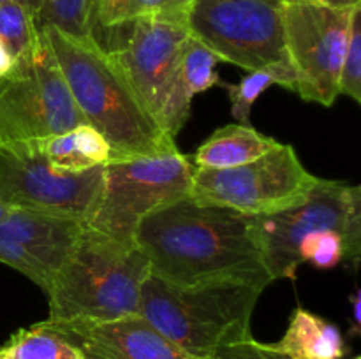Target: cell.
<instances>
[{
  "label": "cell",
  "mask_w": 361,
  "mask_h": 359,
  "mask_svg": "<svg viewBox=\"0 0 361 359\" xmlns=\"http://www.w3.org/2000/svg\"><path fill=\"white\" fill-rule=\"evenodd\" d=\"M150 275V263L136 245L85 225L48 291V320L111 322L137 315Z\"/></svg>",
  "instance_id": "cell-3"
},
{
  "label": "cell",
  "mask_w": 361,
  "mask_h": 359,
  "mask_svg": "<svg viewBox=\"0 0 361 359\" xmlns=\"http://www.w3.org/2000/svg\"><path fill=\"white\" fill-rule=\"evenodd\" d=\"M63 74L46 37L0 77V146L42 139L81 125Z\"/></svg>",
  "instance_id": "cell-7"
},
{
  "label": "cell",
  "mask_w": 361,
  "mask_h": 359,
  "mask_svg": "<svg viewBox=\"0 0 361 359\" xmlns=\"http://www.w3.org/2000/svg\"><path fill=\"white\" fill-rule=\"evenodd\" d=\"M6 2H18V4H21V6L28 7V9H30L32 13L35 14V18H37V13H39V9H41L42 0H0V4H6Z\"/></svg>",
  "instance_id": "cell-31"
},
{
  "label": "cell",
  "mask_w": 361,
  "mask_h": 359,
  "mask_svg": "<svg viewBox=\"0 0 361 359\" xmlns=\"http://www.w3.org/2000/svg\"><path fill=\"white\" fill-rule=\"evenodd\" d=\"M182 0H118L113 14L111 28L126 27L134 20L145 16L166 13H180L183 7Z\"/></svg>",
  "instance_id": "cell-25"
},
{
  "label": "cell",
  "mask_w": 361,
  "mask_h": 359,
  "mask_svg": "<svg viewBox=\"0 0 361 359\" xmlns=\"http://www.w3.org/2000/svg\"><path fill=\"white\" fill-rule=\"evenodd\" d=\"M48 164L62 172H81L111 160L108 141L94 129L81 123L55 136L35 139Z\"/></svg>",
  "instance_id": "cell-17"
},
{
  "label": "cell",
  "mask_w": 361,
  "mask_h": 359,
  "mask_svg": "<svg viewBox=\"0 0 361 359\" xmlns=\"http://www.w3.org/2000/svg\"><path fill=\"white\" fill-rule=\"evenodd\" d=\"M182 23L219 60L249 70H293L281 0H187Z\"/></svg>",
  "instance_id": "cell-5"
},
{
  "label": "cell",
  "mask_w": 361,
  "mask_h": 359,
  "mask_svg": "<svg viewBox=\"0 0 361 359\" xmlns=\"http://www.w3.org/2000/svg\"><path fill=\"white\" fill-rule=\"evenodd\" d=\"M353 306V331L355 333H360L361 329V292L356 291L355 294L349 298Z\"/></svg>",
  "instance_id": "cell-28"
},
{
  "label": "cell",
  "mask_w": 361,
  "mask_h": 359,
  "mask_svg": "<svg viewBox=\"0 0 361 359\" xmlns=\"http://www.w3.org/2000/svg\"><path fill=\"white\" fill-rule=\"evenodd\" d=\"M361 187L337 180L317 178L309 196L295 206L263 217H254L264 264L275 280L295 278L300 267V245L310 236L335 231L344 241L345 225Z\"/></svg>",
  "instance_id": "cell-11"
},
{
  "label": "cell",
  "mask_w": 361,
  "mask_h": 359,
  "mask_svg": "<svg viewBox=\"0 0 361 359\" xmlns=\"http://www.w3.org/2000/svg\"><path fill=\"white\" fill-rule=\"evenodd\" d=\"M192 162L180 150L159 157L109 160L87 227L136 245L134 236L145 217L192 194Z\"/></svg>",
  "instance_id": "cell-6"
},
{
  "label": "cell",
  "mask_w": 361,
  "mask_h": 359,
  "mask_svg": "<svg viewBox=\"0 0 361 359\" xmlns=\"http://www.w3.org/2000/svg\"><path fill=\"white\" fill-rule=\"evenodd\" d=\"M182 2H187V0H182Z\"/></svg>",
  "instance_id": "cell-33"
},
{
  "label": "cell",
  "mask_w": 361,
  "mask_h": 359,
  "mask_svg": "<svg viewBox=\"0 0 361 359\" xmlns=\"http://www.w3.org/2000/svg\"><path fill=\"white\" fill-rule=\"evenodd\" d=\"M274 347L291 359H342L345 354L341 329L302 306L295 310L284 336Z\"/></svg>",
  "instance_id": "cell-18"
},
{
  "label": "cell",
  "mask_w": 361,
  "mask_h": 359,
  "mask_svg": "<svg viewBox=\"0 0 361 359\" xmlns=\"http://www.w3.org/2000/svg\"><path fill=\"white\" fill-rule=\"evenodd\" d=\"M0 359H85L80 348L44 322L18 329L4 347Z\"/></svg>",
  "instance_id": "cell-19"
},
{
  "label": "cell",
  "mask_w": 361,
  "mask_h": 359,
  "mask_svg": "<svg viewBox=\"0 0 361 359\" xmlns=\"http://www.w3.org/2000/svg\"><path fill=\"white\" fill-rule=\"evenodd\" d=\"M279 141L250 125L229 123L207 137L194 153V168L228 169L249 164L275 148Z\"/></svg>",
  "instance_id": "cell-16"
},
{
  "label": "cell",
  "mask_w": 361,
  "mask_h": 359,
  "mask_svg": "<svg viewBox=\"0 0 361 359\" xmlns=\"http://www.w3.org/2000/svg\"><path fill=\"white\" fill-rule=\"evenodd\" d=\"M41 37L37 18L28 7L18 2L0 4V39L16 62L34 49Z\"/></svg>",
  "instance_id": "cell-21"
},
{
  "label": "cell",
  "mask_w": 361,
  "mask_h": 359,
  "mask_svg": "<svg viewBox=\"0 0 361 359\" xmlns=\"http://www.w3.org/2000/svg\"><path fill=\"white\" fill-rule=\"evenodd\" d=\"M210 359H291L284 352L277 351L274 344H261L254 338L226 345L215 351Z\"/></svg>",
  "instance_id": "cell-26"
},
{
  "label": "cell",
  "mask_w": 361,
  "mask_h": 359,
  "mask_svg": "<svg viewBox=\"0 0 361 359\" xmlns=\"http://www.w3.org/2000/svg\"><path fill=\"white\" fill-rule=\"evenodd\" d=\"M83 229L85 224L76 218L11 208L0 220V263L48 294Z\"/></svg>",
  "instance_id": "cell-12"
},
{
  "label": "cell",
  "mask_w": 361,
  "mask_h": 359,
  "mask_svg": "<svg viewBox=\"0 0 361 359\" xmlns=\"http://www.w3.org/2000/svg\"><path fill=\"white\" fill-rule=\"evenodd\" d=\"M9 210H11V208L7 206V204L4 203L2 199H0V220H2V218L6 217V215H7V211H9Z\"/></svg>",
  "instance_id": "cell-32"
},
{
  "label": "cell",
  "mask_w": 361,
  "mask_h": 359,
  "mask_svg": "<svg viewBox=\"0 0 361 359\" xmlns=\"http://www.w3.org/2000/svg\"><path fill=\"white\" fill-rule=\"evenodd\" d=\"M118 0H92V14H94L95 28H111L113 14Z\"/></svg>",
  "instance_id": "cell-27"
},
{
  "label": "cell",
  "mask_w": 361,
  "mask_h": 359,
  "mask_svg": "<svg viewBox=\"0 0 361 359\" xmlns=\"http://www.w3.org/2000/svg\"><path fill=\"white\" fill-rule=\"evenodd\" d=\"M13 63H14L13 56L9 55L7 48L4 46L2 39H0V77H2L6 73H9V69L13 67Z\"/></svg>",
  "instance_id": "cell-29"
},
{
  "label": "cell",
  "mask_w": 361,
  "mask_h": 359,
  "mask_svg": "<svg viewBox=\"0 0 361 359\" xmlns=\"http://www.w3.org/2000/svg\"><path fill=\"white\" fill-rule=\"evenodd\" d=\"M126 41L108 49L118 60L137 95L157 120L162 97L178 65L189 32L180 13H166L134 20Z\"/></svg>",
  "instance_id": "cell-13"
},
{
  "label": "cell",
  "mask_w": 361,
  "mask_h": 359,
  "mask_svg": "<svg viewBox=\"0 0 361 359\" xmlns=\"http://www.w3.org/2000/svg\"><path fill=\"white\" fill-rule=\"evenodd\" d=\"M317 176L309 172L295 146L279 143L249 164L192 171V196L249 217L277 213L305 199Z\"/></svg>",
  "instance_id": "cell-8"
},
{
  "label": "cell",
  "mask_w": 361,
  "mask_h": 359,
  "mask_svg": "<svg viewBox=\"0 0 361 359\" xmlns=\"http://www.w3.org/2000/svg\"><path fill=\"white\" fill-rule=\"evenodd\" d=\"M344 260V241L335 231L310 236L300 245V263L319 270H330Z\"/></svg>",
  "instance_id": "cell-24"
},
{
  "label": "cell",
  "mask_w": 361,
  "mask_h": 359,
  "mask_svg": "<svg viewBox=\"0 0 361 359\" xmlns=\"http://www.w3.org/2000/svg\"><path fill=\"white\" fill-rule=\"evenodd\" d=\"M267 285L217 280L176 285L150 275L137 315L197 359L249 340L254 306Z\"/></svg>",
  "instance_id": "cell-4"
},
{
  "label": "cell",
  "mask_w": 361,
  "mask_h": 359,
  "mask_svg": "<svg viewBox=\"0 0 361 359\" xmlns=\"http://www.w3.org/2000/svg\"><path fill=\"white\" fill-rule=\"evenodd\" d=\"M37 25H53L74 37H95L92 0H42Z\"/></svg>",
  "instance_id": "cell-22"
},
{
  "label": "cell",
  "mask_w": 361,
  "mask_h": 359,
  "mask_svg": "<svg viewBox=\"0 0 361 359\" xmlns=\"http://www.w3.org/2000/svg\"><path fill=\"white\" fill-rule=\"evenodd\" d=\"M338 94L361 102V6L355 7L351 18L348 48L338 80Z\"/></svg>",
  "instance_id": "cell-23"
},
{
  "label": "cell",
  "mask_w": 361,
  "mask_h": 359,
  "mask_svg": "<svg viewBox=\"0 0 361 359\" xmlns=\"http://www.w3.org/2000/svg\"><path fill=\"white\" fill-rule=\"evenodd\" d=\"M219 58L201 42L189 35L182 48L178 65L162 97L157 122L175 139L190 116L194 95L221 87L224 81L215 73Z\"/></svg>",
  "instance_id": "cell-15"
},
{
  "label": "cell",
  "mask_w": 361,
  "mask_h": 359,
  "mask_svg": "<svg viewBox=\"0 0 361 359\" xmlns=\"http://www.w3.org/2000/svg\"><path fill=\"white\" fill-rule=\"evenodd\" d=\"M134 243L152 275L176 285L240 280L270 285L256 220L189 196L141 220Z\"/></svg>",
  "instance_id": "cell-1"
},
{
  "label": "cell",
  "mask_w": 361,
  "mask_h": 359,
  "mask_svg": "<svg viewBox=\"0 0 361 359\" xmlns=\"http://www.w3.org/2000/svg\"><path fill=\"white\" fill-rule=\"evenodd\" d=\"M281 9L295 92L303 101L331 108L341 95L338 80L355 7L334 9L316 0H281Z\"/></svg>",
  "instance_id": "cell-9"
},
{
  "label": "cell",
  "mask_w": 361,
  "mask_h": 359,
  "mask_svg": "<svg viewBox=\"0 0 361 359\" xmlns=\"http://www.w3.org/2000/svg\"><path fill=\"white\" fill-rule=\"evenodd\" d=\"M316 2L330 6L334 7V9H353V7L360 6L361 0H316Z\"/></svg>",
  "instance_id": "cell-30"
},
{
  "label": "cell",
  "mask_w": 361,
  "mask_h": 359,
  "mask_svg": "<svg viewBox=\"0 0 361 359\" xmlns=\"http://www.w3.org/2000/svg\"><path fill=\"white\" fill-rule=\"evenodd\" d=\"M355 359H361V358H355Z\"/></svg>",
  "instance_id": "cell-34"
},
{
  "label": "cell",
  "mask_w": 361,
  "mask_h": 359,
  "mask_svg": "<svg viewBox=\"0 0 361 359\" xmlns=\"http://www.w3.org/2000/svg\"><path fill=\"white\" fill-rule=\"evenodd\" d=\"M42 322L76 345L85 359H197L140 315L111 322Z\"/></svg>",
  "instance_id": "cell-14"
},
{
  "label": "cell",
  "mask_w": 361,
  "mask_h": 359,
  "mask_svg": "<svg viewBox=\"0 0 361 359\" xmlns=\"http://www.w3.org/2000/svg\"><path fill=\"white\" fill-rule=\"evenodd\" d=\"M67 88L87 125L111 148V160L159 157L178 151L175 139L159 125L137 95L118 60L95 37H74L42 25Z\"/></svg>",
  "instance_id": "cell-2"
},
{
  "label": "cell",
  "mask_w": 361,
  "mask_h": 359,
  "mask_svg": "<svg viewBox=\"0 0 361 359\" xmlns=\"http://www.w3.org/2000/svg\"><path fill=\"white\" fill-rule=\"evenodd\" d=\"M271 84H281L288 90H296V80L293 70L271 69V70H252L245 74L236 84H226L229 102H231V115L242 125H250V111L254 102L267 92Z\"/></svg>",
  "instance_id": "cell-20"
},
{
  "label": "cell",
  "mask_w": 361,
  "mask_h": 359,
  "mask_svg": "<svg viewBox=\"0 0 361 359\" xmlns=\"http://www.w3.org/2000/svg\"><path fill=\"white\" fill-rule=\"evenodd\" d=\"M104 165L62 172L48 164L35 139L0 146V199L9 208L76 218L87 225L102 189Z\"/></svg>",
  "instance_id": "cell-10"
}]
</instances>
